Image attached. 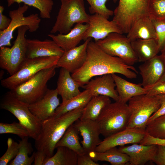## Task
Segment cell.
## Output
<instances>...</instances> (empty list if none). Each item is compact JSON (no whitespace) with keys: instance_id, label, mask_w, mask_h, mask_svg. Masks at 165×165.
<instances>
[{"instance_id":"cell-1","label":"cell","mask_w":165,"mask_h":165,"mask_svg":"<svg viewBox=\"0 0 165 165\" xmlns=\"http://www.w3.org/2000/svg\"><path fill=\"white\" fill-rule=\"evenodd\" d=\"M87 52L84 64L71 74L80 87L93 77L105 74L118 73L129 79L137 78L138 71L134 67L127 64L118 57L107 54L95 42L91 40L89 42Z\"/></svg>"},{"instance_id":"cell-2","label":"cell","mask_w":165,"mask_h":165,"mask_svg":"<svg viewBox=\"0 0 165 165\" xmlns=\"http://www.w3.org/2000/svg\"><path fill=\"white\" fill-rule=\"evenodd\" d=\"M83 108L68 112L55 119L42 122L40 133L35 140L37 151L44 152L47 158L54 155L56 146L71 125L79 119Z\"/></svg>"},{"instance_id":"cell-3","label":"cell","mask_w":165,"mask_h":165,"mask_svg":"<svg viewBox=\"0 0 165 165\" xmlns=\"http://www.w3.org/2000/svg\"><path fill=\"white\" fill-rule=\"evenodd\" d=\"M130 115L127 103L115 101L106 105L95 121L105 138L126 129Z\"/></svg>"},{"instance_id":"cell-4","label":"cell","mask_w":165,"mask_h":165,"mask_svg":"<svg viewBox=\"0 0 165 165\" xmlns=\"http://www.w3.org/2000/svg\"><path fill=\"white\" fill-rule=\"evenodd\" d=\"M60 0L61 6L51 33L66 34L75 24L88 23L89 15L86 12L83 0Z\"/></svg>"},{"instance_id":"cell-5","label":"cell","mask_w":165,"mask_h":165,"mask_svg":"<svg viewBox=\"0 0 165 165\" xmlns=\"http://www.w3.org/2000/svg\"><path fill=\"white\" fill-rule=\"evenodd\" d=\"M56 68V65L42 69L10 91L18 99L28 105L35 102L48 90L47 83L55 75Z\"/></svg>"},{"instance_id":"cell-6","label":"cell","mask_w":165,"mask_h":165,"mask_svg":"<svg viewBox=\"0 0 165 165\" xmlns=\"http://www.w3.org/2000/svg\"><path fill=\"white\" fill-rule=\"evenodd\" d=\"M28 105L17 98L10 91L4 95L0 104L1 108L15 116L19 123L29 131V138L35 140L40 133L42 122L31 113Z\"/></svg>"},{"instance_id":"cell-7","label":"cell","mask_w":165,"mask_h":165,"mask_svg":"<svg viewBox=\"0 0 165 165\" xmlns=\"http://www.w3.org/2000/svg\"><path fill=\"white\" fill-rule=\"evenodd\" d=\"M128 102L130 115L126 129L145 130L148 120L160 106L156 96L146 94L134 97Z\"/></svg>"},{"instance_id":"cell-8","label":"cell","mask_w":165,"mask_h":165,"mask_svg":"<svg viewBox=\"0 0 165 165\" xmlns=\"http://www.w3.org/2000/svg\"><path fill=\"white\" fill-rule=\"evenodd\" d=\"M29 29L26 25L18 28L17 35L12 47H0V67L6 70L10 76L18 71L26 58L27 41L25 35Z\"/></svg>"},{"instance_id":"cell-9","label":"cell","mask_w":165,"mask_h":165,"mask_svg":"<svg viewBox=\"0 0 165 165\" xmlns=\"http://www.w3.org/2000/svg\"><path fill=\"white\" fill-rule=\"evenodd\" d=\"M60 57L26 58L14 75L2 80L1 86L10 90L28 80L42 69L56 66Z\"/></svg>"},{"instance_id":"cell-10","label":"cell","mask_w":165,"mask_h":165,"mask_svg":"<svg viewBox=\"0 0 165 165\" xmlns=\"http://www.w3.org/2000/svg\"><path fill=\"white\" fill-rule=\"evenodd\" d=\"M149 0H119L112 20L123 31H129L139 19L148 16Z\"/></svg>"},{"instance_id":"cell-11","label":"cell","mask_w":165,"mask_h":165,"mask_svg":"<svg viewBox=\"0 0 165 165\" xmlns=\"http://www.w3.org/2000/svg\"><path fill=\"white\" fill-rule=\"evenodd\" d=\"M95 42L106 53L120 58L128 65L133 66L138 61L131 41L122 34L112 33L104 39Z\"/></svg>"},{"instance_id":"cell-12","label":"cell","mask_w":165,"mask_h":165,"mask_svg":"<svg viewBox=\"0 0 165 165\" xmlns=\"http://www.w3.org/2000/svg\"><path fill=\"white\" fill-rule=\"evenodd\" d=\"M28 6L24 4L15 10L10 11L9 16L11 21L8 27L4 31H0V48L2 46H11V40L13 38V34L15 30L24 25L28 26L29 31L33 32L39 27L41 20L38 14H32L27 16L24 14L27 11Z\"/></svg>"},{"instance_id":"cell-13","label":"cell","mask_w":165,"mask_h":165,"mask_svg":"<svg viewBox=\"0 0 165 165\" xmlns=\"http://www.w3.org/2000/svg\"><path fill=\"white\" fill-rule=\"evenodd\" d=\"M146 133L145 130L136 128L126 129L105 138L97 146L95 151L103 152L118 146L139 143Z\"/></svg>"},{"instance_id":"cell-14","label":"cell","mask_w":165,"mask_h":165,"mask_svg":"<svg viewBox=\"0 0 165 165\" xmlns=\"http://www.w3.org/2000/svg\"><path fill=\"white\" fill-rule=\"evenodd\" d=\"M89 26L85 32L83 40L93 38L95 42L105 38L109 34L116 32L123 34L117 25L100 14L89 15Z\"/></svg>"},{"instance_id":"cell-15","label":"cell","mask_w":165,"mask_h":165,"mask_svg":"<svg viewBox=\"0 0 165 165\" xmlns=\"http://www.w3.org/2000/svg\"><path fill=\"white\" fill-rule=\"evenodd\" d=\"M56 89H48L41 99L29 105L30 111L42 122L51 118L61 104Z\"/></svg>"},{"instance_id":"cell-16","label":"cell","mask_w":165,"mask_h":165,"mask_svg":"<svg viewBox=\"0 0 165 165\" xmlns=\"http://www.w3.org/2000/svg\"><path fill=\"white\" fill-rule=\"evenodd\" d=\"M91 38H87L82 44L64 51L59 58L56 66L63 68L73 73L84 64L87 57L88 44Z\"/></svg>"},{"instance_id":"cell-17","label":"cell","mask_w":165,"mask_h":165,"mask_svg":"<svg viewBox=\"0 0 165 165\" xmlns=\"http://www.w3.org/2000/svg\"><path fill=\"white\" fill-rule=\"evenodd\" d=\"M74 125L82 137L81 143L85 153L88 154L95 151L101 141L99 137L101 134L100 130L96 121L79 119Z\"/></svg>"},{"instance_id":"cell-18","label":"cell","mask_w":165,"mask_h":165,"mask_svg":"<svg viewBox=\"0 0 165 165\" xmlns=\"http://www.w3.org/2000/svg\"><path fill=\"white\" fill-rule=\"evenodd\" d=\"M165 67V59L161 55H157L140 65L141 86L146 88L159 81L164 73Z\"/></svg>"},{"instance_id":"cell-19","label":"cell","mask_w":165,"mask_h":165,"mask_svg":"<svg viewBox=\"0 0 165 165\" xmlns=\"http://www.w3.org/2000/svg\"><path fill=\"white\" fill-rule=\"evenodd\" d=\"M26 58L59 56L64 51L53 40L46 39L41 41L37 39H27Z\"/></svg>"},{"instance_id":"cell-20","label":"cell","mask_w":165,"mask_h":165,"mask_svg":"<svg viewBox=\"0 0 165 165\" xmlns=\"http://www.w3.org/2000/svg\"><path fill=\"white\" fill-rule=\"evenodd\" d=\"M118 149L129 156V165H144L149 161L153 162L156 155L157 145L135 143L128 146H121Z\"/></svg>"},{"instance_id":"cell-21","label":"cell","mask_w":165,"mask_h":165,"mask_svg":"<svg viewBox=\"0 0 165 165\" xmlns=\"http://www.w3.org/2000/svg\"><path fill=\"white\" fill-rule=\"evenodd\" d=\"M90 90L93 96L103 95L119 101L114 79L111 74H105L95 79H91L86 84L81 87Z\"/></svg>"},{"instance_id":"cell-22","label":"cell","mask_w":165,"mask_h":165,"mask_svg":"<svg viewBox=\"0 0 165 165\" xmlns=\"http://www.w3.org/2000/svg\"><path fill=\"white\" fill-rule=\"evenodd\" d=\"M88 23L76 24L73 28L68 33L58 34L57 35L50 34L48 36L54 41L64 51H67L77 46L83 39L86 31L88 28Z\"/></svg>"},{"instance_id":"cell-23","label":"cell","mask_w":165,"mask_h":165,"mask_svg":"<svg viewBox=\"0 0 165 165\" xmlns=\"http://www.w3.org/2000/svg\"><path fill=\"white\" fill-rule=\"evenodd\" d=\"M70 73L61 68L57 82L56 89L62 98V103L79 94L80 85L72 77Z\"/></svg>"},{"instance_id":"cell-24","label":"cell","mask_w":165,"mask_h":165,"mask_svg":"<svg viewBox=\"0 0 165 165\" xmlns=\"http://www.w3.org/2000/svg\"><path fill=\"white\" fill-rule=\"evenodd\" d=\"M112 75L116 85V90L119 97V101L127 103L131 98L146 94L145 88L141 84L129 82L115 74Z\"/></svg>"},{"instance_id":"cell-25","label":"cell","mask_w":165,"mask_h":165,"mask_svg":"<svg viewBox=\"0 0 165 165\" xmlns=\"http://www.w3.org/2000/svg\"><path fill=\"white\" fill-rule=\"evenodd\" d=\"M127 34V37L131 42L139 39L157 38L152 21L148 16L138 20Z\"/></svg>"},{"instance_id":"cell-26","label":"cell","mask_w":165,"mask_h":165,"mask_svg":"<svg viewBox=\"0 0 165 165\" xmlns=\"http://www.w3.org/2000/svg\"><path fill=\"white\" fill-rule=\"evenodd\" d=\"M138 61L144 62L154 57L160 51L157 40L139 39L131 41Z\"/></svg>"},{"instance_id":"cell-27","label":"cell","mask_w":165,"mask_h":165,"mask_svg":"<svg viewBox=\"0 0 165 165\" xmlns=\"http://www.w3.org/2000/svg\"><path fill=\"white\" fill-rule=\"evenodd\" d=\"M93 97L90 91L85 89L78 95L63 103H61L56 109L53 117L57 118L63 114L74 110L83 108Z\"/></svg>"},{"instance_id":"cell-28","label":"cell","mask_w":165,"mask_h":165,"mask_svg":"<svg viewBox=\"0 0 165 165\" xmlns=\"http://www.w3.org/2000/svg\"><path fill=\"white\" fill-rule=\"evenodd\" d=\"M111 103L110 98L105 96H93L84 108L79 119L96 121L105 107Z\"/></svg>"},{"instance_id":"cell-29","label":"cell","mask_w":165,"mask_h":165,"mask_svg":"<svg viewBox=\"0 0 165 165\" xmlns=\"http://www.w3.org/2000/svg\"><path fill=\"white\" fill-rule=\"evenodd\" d=\"M88 155L95 161H106L112 165H125L128 163L130 157L127 154L120 151L116 147L103 152L94 151Z\"/></svg>"},{"instance_id":"cell-30","label":"cell","mask_w":165,"mask_h":165,"mask_svg":"<svg viewBox=\"0 0 165 165\" xmlns=\"http://www.w3.org/2000/svg\"><path fill=\"white\" fill-rule=\"evenodd\" d=\"M56 148L55 154L47 158L43 165H77L78 155L75 152L64 146Z\"/></svg>"},{"instance_id":"cell-31","label":"cell","mask_w":165,"mask_h":165,"mask_svg":"<svg viewBox=\"0 0 165 165\" xmlns=\"http://www.w3.org/2000/svg\"><path fill=\"white\" fill-rule=\"evenodd\" d=\"M79 133L74 123L71 125L57 144L56 148L59 146H64L72 150L78 155L86 154L79 141Z\"/></svg>"},{"instance_id":"cell-32","label":"cell","mask_w":165,"mask_h":165,"mask_svg":"<svg viewBox=\"0 0 165 165\" xmlns=\"http://www.w3.org/2000/svg\"><path fill=\"white\" fill-rule=\"evenodd\" d=\"M29 137H25L19 141V148L16 157L8 164L9 165H31L34 162L35 152L31 154L33 149L31 144L28 141Z\"/></svg>"},{"instance_id":"cell-33","label":"cell","mask_w":165,"mask_h":165,"mask_svg":"<svg viewBox=\"0 0 165 165\" xmlns=\"http://www.w3.org/2000/svg\"><path fill=\"white\" fill-rule=\"evenodd\" d=\"M7 5L10 7L14 3L23 2L29 6L38 9L40 17L43 19H50L54 3L52 0H7Z\"/></svg>"},{"instance_id":"cell-34","label":"cell","mask_w":165,"mask_h":165,"mask_svg":"<svg viewBox=\"0 0 165 165\" xmlns=\"http://www.w3.org/2000/svg\"><path fill=\"white\" fill-rule=\"evenodd\" d=\"M145 130L152 137L165 138V114L148 123Z\"/></svg>"},{"instance_id":"cell-35","label":"cell","mask_w":165,"mask_h":165,"mask_svg":"<svg viewBox=\"0 0 165 165\" xmlns=\"http://www.w3.org/2000/svg\"><path fill=\"white\" fill-rule=\"evenodd\" d=\"M148 12L152 20H165V0H149Z\"/></svg>"},{"instance_id":"cell-36","label":"cell","mask_w":165,"mask_h":165,"mask_svg":"<svg viewBox=\"0 0 165 165\" xmlns=\"http://www.w3.org/2000/svg\"><path fill=\"white\" fill-rule=\"evenodd\" d=\"M11 134L17 135L21 139L30 137L28 130L19 123H0V134Z\"/></svg>"},{"instance_id":"cell-37","label":"cell","mask_w":165,"mask_h":165,"mask_svg":"<svg viewBox=\"0 0 165 165\" xmlns=\"http://www.w3.org/2000/svg\"><path fill=\"white\" fill-rule=\"evenodd\" d=\"M89 5V11L90 13H97L107 19L113 15L114 11L108 9L105 5L107 0H86ZM118 0H113L116 2Z\"/></svg>"},{"instance_id":"cell-38","label":"cell","mask_w":165,"mask_h":165,"mask_svg":"<svg viewBox=\"0 0 165 165\" xmlns=\"http://www.w3.org/2000/svg\"><path fill=\"white\" fill-rule=\"evenodd\" d=\"M19 148V143L13 141L12 145L8 147L5 153L0 158V165H8L16 156L18 152Z\"/></svg>"},{"instance_id":"cell-39","label":"cell","mask_w":165,"mask_h":165,"mask_svg":"<svg viewBox=\"0 0 165 165\" xmlns=\"http://www.w3.org/2000/svg\"><path fill=\"white\" fill-rule=\"evenodd\" d=\"M152 21L156 33L157 40L160 51L165 41V20Z\"/></svg>"},{"instance_id":"cell-40","label":"cell","mask_w":165,"mask_h":165,"mask_svg":"<svg viewBox=\"0 0 165 165\" xmlns=\"http://www.w3.org/2000/svg\"><path fill=\"white\" fill-rule=\"evenodd\" d=\"M146 94L156 96L165 94V82L158 81L152 86L145 88Z\"/></svg>"},{"instance_id":"cell-41","label":"cell","mask_w":165,"mask_h":165,"mask_svg":"<svg viewBox=\"0 0 165 165\" xmlns=\"http://www.w3.org/2000/svg\"><path fill=\"white\" fill-rule=\"evenodd\" d=\"M139 144L145 145H154L165 146V138H155L147 132L145 136Z\"/></svg>"},{"instance_id":"cell-42","label":"cell","mask_w":165,"mask_h":165,"mask_svg":"<svg viewBox=\"0 0 165 165\" xmlns=\"http://www.w3.org/2000/svg\"><path fill=\"white\" fill-rule=\"evenodd\" d=\"M156 96L159 100L160 106L159 109L148 120V123L155 119L165 114V94H161Z\"/></svg>"},{"instance_id":"cell-43","label":"cell","mask_w":165,"mask_h":165,"mask_svg":"<svg viewBox=\"0 0 165 165\" xmlns=\"http://www.w3.org/2000/svg\"><path fill=\"white\" fill-rule=\"evenodd\" d=\"M153 162L157 165H165V146L157 145L156 155Z\"/></svg>"},{"instance_id":"cell-44","label":"cell","mask_w":165,"mask_h":165,"mask_svg":"<svg viewBox=\"0 0 165 165\" xmlns=\"http://www.w3.org/2000/svg\"><path fill=\"white\" fill-rule=\"evenodd\" d=\"M87 154L81 155H78L77 165H99Z\"/></svg>"},{"instance_id":"cell-45","label":"cell","mask_w":165,"mask_h":165,"mask_svg":"<svg viewBox=\"0 0 165 165\" xmlns=\"http://www.w3.org/2000/svg\"><path fill=\"white\" fill-rule=\"evenodd\" d=\"M4 9L3 6H0V31H2L5 30L8 27L11 21V19L3 14Z\"/></svg>"},{"instance_id":"cell-46","label":"cell","mask_w":165,"mask_h":165,"mask_svg":"<svg viewBox=\"0 0 165 165\" xmlns=\"http://www.w3.org/2000/svg\"><path fill=\"white\" fill-rule=\"evenodd\" d=\"M47 157L46 154L41 151H37L35 152L34 165H43Z\"/></svg>"},{"instance_id":"cell-47","label":"cell","mask_w":165,"mask_h":165,"mask_svg":"<svg viewBox=\"0 0 165 165\" xmlns=\"http://www.w3.org/2000/svg\"><path fill=\"white\" fill-rule=\"evenodd\" d=\"M161 55L165 59V41L163 47L161 50Z\"/></svg>"},{"instance_id":"cell-48","label":"cell","mask_w":165,"mask_h":165,"mask_svg":"<svg viewBox=\"0 0 165 165\" xmlns=\"http://www.w3.org/2000/svg\"><path fill=\"white\" fill-rule=\"evenodd\" d=\"M13 140L11 138H9L7 140V145L8 147L11 145L13 143Z\"/></svg>"},{"instance_id":"cell-49","label":"cell","mask_w":165,"mask_h":165,"mask_svg":"<svg viewBox=\"0 0 165 165\" xmlns=\"http://www.w3.org/2000/svg\"><path fill=\"white\" fill-rule=\"evenodd\" d=\"M159 81L165 82V67L164 73Z\"/></svg>"}]
</instances>
